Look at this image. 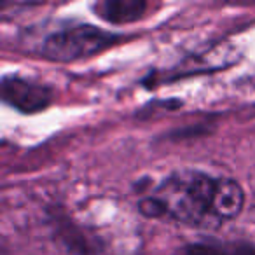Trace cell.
<instances>
[{
  "mask_svg": "<svg viewBox=\"0 0 255 255\" xmlns=\"http://www.w3.org/2000/svg\"><path fill=\"white\" fill-rule=\"evenodd\" d=\"M217 178L198 170L175 171L150 196L140 199L138 208L150 219H171L185 226L219 227L213 217L212 199Z\"/></svg>",
  "mask_w": 255,
  "mask_h": 255,
  "instance_id": "cell-1",
  "label": "cell"
},
{
  "mask_svg": "<svg viewBox=\"0 0 255 255\" xmlns=\"http://www.w3.org/2000/svg\"><path fill=\"white\" fill-rule=\"evenodd\" d=\"M119 40H123L121 35L93 25H74L51 32L40 46V54L47 60L68 63L102 53Z\"/></svg>",
  "mask_w": 255,
  "mask_h": 255,
  "instance_id": "cell-2",
  "label": "cell"
},
{
  "mask_svg": "<svg viewBox=\"0 0 255 255\" xmlns=\"http://www.w3.org/2000/svg\"><path fill=\"white\" fill-rule=\"evenodd\" d=\"M2 98L5 103L23 114L44 110L53 100V93L47 86L19 75H5L2 79Z\"/></svg>",
  "mask_w": 255,
  "mask_h": 255,
  "instance_id": "cell-3",
  "label": "cell"
},
{
  "mask_svg": "<svg viewBox=\"0 0 255 255\" xmlns=\"http://www.w3.org/2000/svg\"><path fill=\"white\" fill-rule=\"evenodd\" d=\"M245 206V192L236 180L217 178L212 199V212L219 224L236 219Z\"/></svg>",
  "mask_w": 255,
  "mask_h": 255,
  "instance_id": "cell-4",
  "label": "cell"
},
{
  "mask_svg": "<svg viewBox=\"0 0 255 255\" xmlns=\"http://www.w3.org/2000/svg\"><path fill=\"white\" fill-rule=\"evenodd\" d=\"M149 4L142 0H102L95 2L91 9L98 18L112 25H126L145 14Z\"/></svg>",
  "mask_w": 255,
  "mask_h": 255,
  "instance_id": "cell-5",
  "label": "cell"
},
{
  "mask_svg": "<svg viewBox=\"0 0 255 255\" xmlns=\"http://www.w3.org/2000/svg\"><path fill=\"white\" fill-rule=\"evenodd\" d=\"M173 255H224L222 248L208 241H198V243H189L185 247L178 248Z\"/></svg>",
  "mask_w": 255,
  "mask_h": 255,
  "instance_id": "cell-6",
  "label": "cell"
},
{
  "mask_svg": "<svg viewBox=\"0 0 255 255\" xmlns=\"http://www.w3.org/2000/svg\"><path fill=\"white\" fill-rule=\"evenodd\" d=\"M231 255H255V247L250 243H238Z\"/></svg>",
  "mask_w": 255,
  "mask_h": 255,
  "instance_id": "cell-7",
  "label": "cell"
}]
</instances>
